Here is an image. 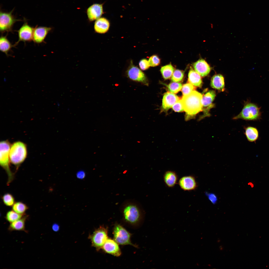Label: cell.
<instances>
[{
  "label": "cell",
  "instance_id": "cell-1",
  "mask_svg": "<svg viewBox=\"0 0 269 269\" xmlns=\"http://www.w3.org/2000/svg\"><path fill=\"white\" fill-rule=\"evenodd\" d=\"M202 97L201 93L195 90L183 96L181 100L186 112V121L194 118L197 114L202 111Z\"/></svg>",
  "mask_w": 269,
  "mask_h": 269
},
{
  "label": "cell",
  "instance_id": "cell-2",
  "mask_svg": "<svg viewBox=\"0 0 269 269\" xmlns=\"http://www.w3.org/2000/svg\"><path fill=\"white\" fill-rule=\"evenodd\" d=\"M11 146L7 140L0 141V164L5 170L8 176L7 184L9 185L14 179V175L10 167L9 152Z\"/></svg>",
  "mask_w": 269,
  "mask_h": 269
},
{
  "label": "cell",
  "instance_id": "cell-3",
  "mask_svg": "<svg viewBox=\"0 0 269 269\" xmlns=\"http://www.w3.org/2000/svg\"><path fill=\"white\" fill-rule=\"evenodd\" d=\"M27 154L26 146L23 142L16 141L11 146L10 160L11 163L17 167L20 165L26 159Z\"/></svg>",
  "mask_w": 269,
  "mask_h": 269
},
{
  "label": "cell",
  "instance_id": "cell-4",
  "mask_svg": "<svg viewBox=\"0 0 269 269\" xmlns=\"http://www.w3.org/2000/svg\"><path fill=\"white\" fill-rule=\"evenodd\" d=\"M261 108L255 104L247 102L245 103L240 113L233 119H241L247 121L259 120L261 118Z\"/></svg>",
  "mask_w": 269,
  "mask_h": 269
},
{
  "label": "cell",
  "instance_id": "cell-5",
  "mask_svg": "<svg viewBox=\"0 0 269 269\" xmlns=\"http://www.w3.org/2000/svg\"><path fill=\"white\" fill-rule=\"evenodd\" d=\"M108 231L104 227L100 226L96 229L89 238L90 240L92 245L96 248L97 251L102 248L107 239Z\"/></svg>",
  "mask_w": 269,
  "mask_h": 269
},
{
  "label": "cell",
  "instance_id": "cell-6",
  "mask_svg": "<svg viewBox=\"0 0 269 269\" xmlns=\"http://www.w3.org/2000/svg\"><path fill=\"white\" fill-rule=\"evenodd\" d=\"M12 11L8 12L0 11V31L1 33L12 32L14 24L20 20L14 18L12 14Z\"/></svg>",
  "mask_w": 269,
  "mask_h": 269
},
{
  "label": "cell",
  "instance_id": "cell-7",
  "mask_svg": "<svg viewBox=\"0 0 269 269\" xmlns=\"http://www.w3.org/2000/svg\"><path fill=\"white\" fill-rule=\"evenodd\" d=\"M113 234L114 240L118 244L122 245H130L136 247L131 242L130 234L121 225H115Z\"/></svg>",
  "mask_w": 269,
  "mask_h": 269
},
{
  "label": "cell",
  "instance_id": "cell-8",
  "mask_svg": "<svg viewBox=\"0 0 269 269\" xmlns=\"http://www.w3.org/2000/svg\"><path fill=\"white\" fill-rule=\"evenodd\" d=\"M215 96V92L213 90H209L202 95V103L203 114L200 117L199 120L210 116L209 112L210 109L214 106L213 102Z\"/></svg>",
  "mask_w": 269,
  "mask_h": 269
},
{
  "label": "cell",
  "instance_id": "cell-9",
  "mask_svg": "<svg viewBox=\"0 0 269 269\" xmlns=\"http://www.w3.org/2000/svg\"><path fill=\"white\" fill-rule=\"evenodd\" d=\"M126 74L130 79L140 82L144 85H148V81L144 73L138 67L133 65L132 62H131L126 71Z\"/></svg>",
  "mask_w": 269,
  "mask_h": 269
},
{
  "label": "cell",
  "instance_id": "cell-10",
  "mask_svg": "<svg viewBox=\"0 0 269 269\" xmlns=\"http://www.w3.org/2000/svg\"><path fill=\"white\" fill-rule=\"evenodd\" d=\"M34 28L25 21L23 25L17 30L18 39L13 45L14 47L17 45L19 43L22 41L25 43L30 42L33 40Z\"/></svg>",
  "mask_w": 269,
  "mask_h": 269
},
{
  "label": "cell",
  "instance_id": "cell-11",
  "mask_svg": "<svg viewBox=\"0 0 269 269\" xmlns=\"http://www.w3.org/2000/svg\"><path fill=\"white\" fill-rule=\"evenodd\" d=\"M123 213L125 220L132 223L137 222L139 220L140 214L139 210L136 205L129 204L124 208Z\"/></svg>",
  "mask_w": 269,
  "mask_h": 269
},
{
  "label": "cell",
  "instance_id": "cell-12",
  "mask_svg": "<svg viewBox=\"0 0 269 269\" xmlns=\"http://www.w3.org/2000/svg\"><path fill=\"white\" fill-rule=\"evenodd\" d=\"M178 183L180 188L186 191L195 190L197 186L195 177L191 175L185 176L182 177L179 180Z\"/></svg>",
  "mask_w": 269,
  "mask_h": 269
},
{
  "label": "cell",
  "instance_id": "cell-13",
  "mask_svg": "<svg viewBox=\"0 0 269 269\" xmlns=\"http://www.w3.org/2000/svg\"><path fill=\"white\" fill-rule=\"evenodd\" d=\"M52 29L51 27L36 26L34 28L32 40L37 44L44 42L46 36Z\"/></svg>",
  "mask_w": 269,
  "mask_h": 269
},
{
  "label": "cell",
  "instance_id": "cell-14",
  "mask_svg": "<svg viewBox=\"0 0 269 269\" xmlns=\"http://www.w3.org/2000/svg\"><path fill=\"white\" fill-rule=\"evenodd\" d=\"M103 5V3H94L87 8L86 13L90 21H93L101 17L104 13Z\"/></svg>",
  "mask_w": 269,
  "mask_h": 269
},
{
  "label": "cell",
  "instance_id": "cell-15",
  "mask_svg": "<svg viewBox=\"0 0 269 269\" xmlns=\"http://www.w3.org/2000/svg\"><path fill=\"white\" fill-rule=\"evenodd\" d=\"M102 248L105 252L115 256H119L121 252L117 243L115 241L107 239Z\"/></svg>",
  "mask_w": 269,
  "mask_h": 269
},
{
  "label": "cell",
  "instance_id": "cell-16",
  "mask_svg": "<svg viewBox=\"0 0 269 269\" xmlns=\"http://www.w3.org/2000/svg\"><path fill=\"white\" fill-rule=\"evenodd\" d=\"M195 70L201 76L204 77L207 75L210 72L211 67L204 60H199L193 64Z\"/></svg>",
  "mask_w": 269,
  "mask_h": 269
},
{
  "label": "cell",
  "instance_id": "cell-17",
  "mask_svg": "<svg viewBox=\"0 0 269 269\" xmlns=\"http://www.w3.org/2000/svg\"><path fill=\"white\" fill-rule=\"evenodd\" d=\"M180 100L179 97L174 93L170 92L166 93L163 96L162 108L164 111H167L177 101Z\"/></svg>",
  "mask_w": 269,
  "mask_h": 269
},
{
  "label": "cell",
  "instance_id": "cell-18",
  "mask_svg": "<svg viewBox=\"0 0 269 269\" xmlns=\"http://www.w3.org/2000/svg\"><path fill=\"white\" fill-rule=\"evenodd\" d=\"M110 26L109 21L106 18L101 17L96 20L94 25V29L95 32L103 34L108 30Z\"/></svg>",
  "mask_w": 269,
  "mask_h": 269
},
{
  "label": "cell",
  "instance_id": "cell-19",
  "mask_svg": "<svg viewBox=\"0 0 269 269\" xmlns=\"http://www.w3.org/2000/svg\"><path fill=\"white\" fill-rule=\"evenodd\" d=\"M163 179L165 185L168 187H174L178 182V177L174 171H168L164 174Z\"/></svg>",
  "mask_w": 269,
  "mask_h": 269
},
{
  "label": "cell",
  "instance_id": "cell-20",
  "mask_svg": "<svg viewBox=\"0 0 269 269\" xmlns=\"http://www.w3.org/2000/svg\"><path fill=\"white\" fill-rule=\"evenodd\" d=\"M28 217V215L25 214L21 218L10 223L8 226V230L10 231H23L26 232L27 231L25 230V223Z\"/></svg>",
  "mask_w": 269,
  "mask_h": 269
},
{
  "label": "cell",
  "instance_id": "cell-21",
  "mask_svg": "<svg viewBox=\"0 0 269 269\" xmlns=\"http://www.w3.org/2000/svg\"><path fill=\"white\" fill-rule=\"evenodd\" d=\"M210 84L212 88L219 91L222 92L225 90L224 78L220 74H215L212 77Z\"/></svg>",
  "mask_w": 269,
  "mask_h": 269
},
{
  "label": "cell",
  "instance_id": "cell-22",
  "mask_svg": "<svg viewBox=\"0 0 269 269\" xmlns=\"http://www.w3.org/2000/svg\"><path fill=\"white\" fill-rule=\"evenodd\" d=\"M201 76L195 70L191 68L188 74V81L193 86L201 87L202 84Z\"/></svg>",
  "mask_w": 269,
  "mask_h": 269
},
{
  "label": "cell",
  "instance_id": "cell-23",
  "mask_svg": "<svg viewBox=\"0 0 269 269\" xmlns=\"http://www.w3.org/2000/svg\"><path fill=\"white\" fill-rule=\"evenodd\" d=\"M13 47L8 40L6 36L1 35L0 38V50L7 56L9 55V53Z\"/></svg>",
  "mask_w": 269,
  "mask_h": 269
},
{
  "label": "cell",
  "instance_id": "cell-24",
  "mask_svg": "<svg viewBox=\"0 0 269 269\" xmlns=\"http://www.w3.org/2000/svg\"><path fill=\"white\" fill-rule=\"evenodd\" d=\"M245 134L248 140L251 142L256 141L259 137V132L256 127L249 126L245 128Z\"/></svg>",
  "mask_w": 269,
  "mask_h": 269
},
{
  "label": "cell",
  "instance_id": "cell-25",
  "mask_svg": "<svg viewBox=\"0 0 269 269\" xmlns=\"http://www.w3.org/2000/svg\"><path fill=\"white\" fill-rule=\"evenodd\" d=\"M160 71L163 78L167 79L172 76L174 71V68L171 64H170L162 67Z\"/></svg>",
  "mask_w": 269,
  "mask_h": 269
},
{
  "label": "cell",
  "instance_id": "cell-26",
  "mask_svg": "<svg viewBox=\"0 0 269 269\" xmlns=\"http://www.w3.org/2000/svg\"><path fill=\"white\" fill-rule=\"evenodd\" d=\"M28 209V206L21 202H15L12 206L13 210L18 214L22 215L25 214V213Z\"/></svg>",
  "mask_w": 269,
  "mask_h": 269
},
{
  "label": "cell",
  "instance_id": "cell-27",
  "mask_svg": "<svg viewBox=\"0 0 269 269\" xmlns=\"http://www.w3.org/2000/svg\"><path fill=\"white\" fill-rule=\"evenodd\" d=\"M25 214H18L12 210L7 212L5 217L6 220L10 223L21 218Z\"/></svg>",
  "mask_w": 269,
  "mask_h": 269
},
{
  "label": "cell",
  "instance_id": "cell-28",
  "mask_svg": "<svg viewBox=\"0 0 269 269\" xmlns=\"http://www.w3.org/2000/svg\"><path fill=\"white\" fill-rule=\"evenodd\" d=\"M2 199L4 204L8 206H12L15 202L14 197L9 193L4 194L2 197Z\"/></svg>",
  "mask_w": 269,
  "mask_h": 269
},
{
  "label": "cell",
  "instance_id": "cell-29",
  "mask_svg": "<svg viewBox=\"0 0 269 269\" xmlns=\"http://www.w3.org/2000/svg\"><path fill=\"white\" fill-rule=\"evenodd\" d=\"M182 86L181 83L176 82H172L167 85L170 92L176 93L181 89Z\"/></svg>",
  "mask_w": 269,
  "mask_h": 269
},
{
  "label": "cell",
  "instance_id": "cell-30",
  "mask_svg": "<svg viewBox=\"0 0 269 269\" xmlns=\"http://www.w3.org/2000/svg\"><path fill=\"white\" fill-rule=\"evenodd\" d=\"M184 76L183 71L179 69L174 71L172 76V80L174 82H178L181 81Z\"/></svg>",
  "mask_w": 269,
  "mask_h": 269
},
{
  "label": "cell",
  "instance_id": "cell-31",
  "mask_svg": "<svg viewBox=\"0 0 269 269\" xmlns=\"http://www.w3.org/2000/svg\"><path fill=\"white\" fill-rule=\"evenodd\" d=\"M195 87L191 83H187L182 86L181 90L183 96L187 95L194 90Z\"/></svg>",
  "mask_w": 269,
  "mask_h": 269
},
{
  "label": "cell",
  "instance_id": "cell-32",
  "mask_svg": "<svg viewBox=\"0 0 269 269\" xmlns=\"http://www.w3.org/2000/svg\"><path fill=\"white\" fill-rule=\"evenodd\" d=\"M150 66L154 67L160 64V60L158 56L154 55L151 56L148 60Z\"/></svg>",
  "mask_w": 269,
  "mask_h": 269
},
{
  "label": "cell",
  "instance_id": "cell-33",
  "mask_svg": "<svg viewBox=\"0 0 269 269\" xmlns=\"http://www.w3.org/2000/svg\"><path fill=\"white\" fill-rule=\"evenodd\" d=\"M172 107L173 110L176 112H180L184 111L181 100L176 102Z\"/></svg>",
  "mask_w": 269,
  "mask_h": 269
},
{
  "label": "cell",
  "instance_id": "cell-34",
  "mask_svg": "<svg viewBox=\"0 0 269 269\" xmlns=\"http://www.w3.org/2000/svg\"><path fill=\"white\" fill-rule=\"evenodd\" d=\"M139 65L140 69L143 70L148 69L150 66L148 61L146 59L141 60L139 61Z\"/></svg>",
  "mask_w": 269,
  "mask_h": 269
},
{
  "label": "cell",
  "instance_id": "cell-35",
  "mask_svg": "<svg viewBox=\"0 0 269 269\" xmlns=\"http://www.w3.org/2000/svg\"><path fill=\"white\" fill-rule=\"evenodd\" d=\"M86 174L85 172L83 170H80L77 173L76 176L78 178L82 179L85 177Z\"/></svg>",
  "mask_w": 269,
  "mask_h": 269
},
{
  "label": "cell",
  "instance_id": "cell-36",
  "mask_svg": "<svg viewBox=\"0 0 269 269\" xmlns=\"http://www.w3.org/2000/svg\"><path fill=\"white\" fill-rule=\"evenodd\" d=\"M208 198L209 200L213 203H215L217 201V198L214 194H209L208 196Z\"/></svg>",
  "mask_w": 269,
  "mask_h": 269
},
{
  "label": "cell",
  "instance_id": "cell-37",
  "mask_svg": "<svg viewBox=\"0 0 269 269\" xmlns=\"http://www.w3.org/2000/svg\"><path fill=\"white\" fill-rule=\"evenodd\" d=\"M52 229L54 231H57L59 229V226L57 224H54L52 226Z\"/></svg>",
  "mask_w": 269,
  "mask_h": 269
},
{
  "label": "cell",
  "instance_id": "cell-38",
  "mask_svg": "<svg viewBox=\"0 0 269 269\" xmlns=\"http://www.w3.org/2000/svg\"><path fill=\"white\" fill-rule=\"evenodd\" d=\"M6 79L5 78H4V81L5 82L6 81Z\"/></svg>",
  "mask_w": 269,
  "mask_h": 269
}]
</instances>
